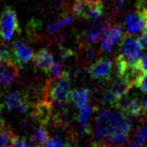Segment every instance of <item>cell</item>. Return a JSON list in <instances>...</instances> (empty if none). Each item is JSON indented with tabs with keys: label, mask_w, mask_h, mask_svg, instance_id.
<instances>
[{
	"label": "cell",
	"mask_w": 147,
	"mask_h": 147,
	"mask_svg": "<svg viewBox=\"0 0 147 147\" xmlns=\"http://www.w3.org/2000/svg\"><path fill=\"white\" fill-rule=\"evenodd\" d=\"M125 23L129 34L147 31V10L137 8L135 12L126 15Z\"/></svg>",
	"instance_id": "cell-6"
},
{
	"label": "cell",
	"mask_w": 147,
	"mask_h": 147,
	"mask_svg": "<svg viewBox=\"0 0 147 147\" xmlns=\"http://www.w3.org/2000/svg\"><path fill=\"white\" fill-rule=\"evenodd\" d=\"M123 29L120 24L108 27L103 32L101 37V48L106 52H111L114 48L115 43L121 39Z\"/></svg>",
	"instance_id": "cell-9"
},
{
	"label": "cell",
	"mask_w": 147,
	"mask_h": 147,
	"mask_svg": "<svg viewBox=\"0 0 147 147\" xmlns=\"http://www.w3.org/2000/svg\"><path fill=\"white\" fill-rule=\"evenodd\" d=\"M139 62H140V65H141V67L143 68L144 71L147 72V55H143V56L140 57Z\"/></svg>",
	"instance_id": "cell-30"
},
{
	"label": "cell",
	"mask_w": 147,
	"mask_h": 147,
	"mask_svg": "<svg viewBox=\"0 0 147 147\" xmlns=\"http://www.w3.org/2000/svg\"><path fill=\"white\" fill-rule=\"evenodd\" d=\"M140 147H142V146H140ZM143 147H147V145L146 146H143Z\"/></svg>",
	"instance_id": "cell-35"
},
{
	"label": "cell",
	"mask_w": 147,
	"mask_h": 147,
	"mask_svg": "<svg viewBox=\"0 0 147 147\" xmlns=\"http://www.w3.org/2000/svg\"><path fill=\"white\" fill-rule=\"evenodd\" d=\"M132 128L131 120L121 110H104L96 117L93 136L97 147H123Z\"/></svg>",
	"instance_id": "cell-1"
},
{
	"label": "cell",
	"mask_w": 147,
	"mask_h": 147,
	"mask_svg": "<svg viewBox=\"0 0 147 147\" xmlns=\"http://www.w3.org/2000/svg\"><path fill=\"white\" fill-rule=\"evenodd\" d=\"M142 107H143V110L147 111V98L143 101V103H142Z\"/></svg>",
	"instance_id": "cell-34"
},
{
	"label": "cell",
	"mask_w": 147,
	"mask_h": 147,
	"mask_svg": "<svg viewBox=\"0 0 147 147\" xmlns=\"http://www.w3.org/2000/svg\"><path fill=\"white\" fill-rule=\"evenodd\" d=\"M17 137L15 133L3 121L0 123V147H14Z\"/></svg>",
	"instance_id": "cell-16"
},
{
	"label": "cell",
	"mask_w": 147,
	"mask_h": 147,
	"mask_svg": "<svg viewBox=\"0 0 147 147\" xmlns=\"http://www.w3.org/2000/svg\"><path fill=\"white\" fill-rule=\"evenodd\" d=\"M141 47L137 39L132 37V34H124L121 37L120 43V55L130 61H138L141 55Z\"/></svg>",
	"instance_id": "cell-5"
},
{
	"label": "cell",
	"mask_w": 147,
	"mask_h": 147,
	"mask_svg": "<svg viewBox=\"0 0 147 147\" xmlns=\"http://www.w3.org/2000/svg\"><path fill=\"white\" fill-rule=\"evenodd\" d=\"M18 31L19 24L15 10L6 7L0 15V39L10 41Z\"/></svg>",
	"instance_id": "cell-3"
},
{
	"label": "cell",
	"mask_w": 147,
	"mask_h": 147,
	"mask_svg": "<svg viewBox=\"0 0 147 147\" xmlns=\"http://www.w3.org/2000/svg\"><path fill=\"white\" fill-rule=\"evenodd\" d=\"M64 73V66L60 62H53L48 74L51 76V78H58Z\"/></svg>",
	"instance_id": "cell-22"
},
{
	"label": "cell",
	"mask_w": 147,
	"mask_h": 147,
	"mask_svg": "<svg viewBox=\"0 0 147 147\" xmlns=\"http://www.w3.org/2000/svg\"><path fill=\"white\" fill-rule=\"evenodd\" d=\"M125 1H126V0H119V1H118L117 7H118V8H121L122 6H123V4L125 3Z\"/></svg>",
	"instance_id": "cell-33"
},
{
	"label": "cell",
	"mask_w": 147,
	"mask_h": 147,
	"mask_svg": "<svg viewBox=\"0 0 147 147\" xmlns=\"http://www.w3.org/2000/svg\"><path fill=\"white\" fill-rule=\"evenodd\" d=\"M92 5L89 4L86 0H74L72 4V11L77 17L89 20Z\"/></svg>",
	"instance_id": "cell-17"
},
{
	"label": "cell",
	"mask_w": 147,
	"mask_h": 147,
	"mask_svg": "<svg viewBox=\"0 0 147 147\" xmlns=\"http://www.w3.org/2000/svg\"><path fill=\"white\" fill-rule=\"evenodd\" d=\"M79 119L80 122H81V126H82V132L85 133L86 130H87V124H88V119L89 116L91 114V111H92V108L91 106H87L83 107V108L79 109Z\"/></svg>",
	"instance_id": "cell-21"
},
{
	"label": "cell",
	"mask_w": 147,
	"mask_h": 147,
	"mask_svg": "<svg viewBox=\"0 0 147 147\" xmlns=\"http://www.w3.org/2000/svg\"><path fill=\"white\" fill-rule=\"evenodd\" d=\"M12 56L13 60L21 67V66L27 64L28 62L32 59L34 52H33L32 48H30L27 44L21 42V41H16L14 42L13 46H12Z\"/></svg>",
	"instance_id": "cell-11"
},
{
	"label": "cell",
	"mask_w": 147,
	"mask_h": 147,
	"mask_svg": "<svg viewBox=\"0 0 147 147\" xmlns=\"http://www.w3.org/2000/svg\"><path fill=\"white\" fill-rule=\"evenodd\" d=\"M72 55V51L69 50V49H66V48H60V56H61L62 59H65L67 57L71 56Z\"/></svg>",
	"instance_id": "cell-29"
},
{
	"label": "cell",
	"mask_w": 147,
	"mask_h": 147,
	"mask_svg": "<svg viewBox=\"0 0 147 147\" xmlns=\"http://www.w3.org/2000/svg\"><path fill=\"white\" fill-rule=\"evenodd\" d=\"M46 147H70V145L68 143H65L59 135H56L54 137L49 138Z\"/></svg>",
	"instance_id": "cell-25"
},
{
	"label": "cell",
	"mask_w": 147,
	"mask_h": 147,
	"mask_svg": "<svg viewBox=\"0 0 147 147\" xmlns=\"http://www.w3.org/2000/svg\"><path fill=\"white\" fill-rule=\"evenodd\" d=\"M132 87L133 85L129 81L117 75V77L111 82L103 101L107 104L117 105V103L123 99V97L129 92Z\"/></svg>",
	"instance_id": "cell-4"
},
{
	"label": "cell",
	"mask_w": 147,
	"mask_h": 147,
	"mask_svg": "<svg viewBox=\"0 0 147 147\" xmlns=\"http://www.w3.org/2000/svg\"><path fill=\"white\" fill-rule=\"evenodd\" d=\"M110 25V21L106 19L100 20L98 23L90 26L87 30L84 32V39L88 44H93L98 41L99 37L102 36L103 32L107 29Z\"/></svg>",
	"instance_id": "cell-14"
},
{
	"label": "cell",
	"mask_w": 147,
	"mask_h": 147,
	"mask_svg": "<svg viewBox=\"0 0 147 147\" xmlns=\"http://www.w3.org/2000/svg\"><path fill=\"white\" fill-rule=\"evenodd\" d=\"M49 139L48 132L43 126L34 130L28 141V147H46Z\"/></svg>",
	"instance_id": "cell-15"
},
{
	"label": "cell",
	"mask_w": 147,
	"mask_h": 147,
	"mask_svg": "<svg viewBox=\"0 0 147 147\" xmlns=\"http://www.w3.org/2000/svg\"><path fill=\"white\" fill-rule=\"evenodd\" d=\"M137 41H138V43H139V45H140V47H141L142 50L147 48V31H143V32H141L140 36L137 38Z\"/></svg>",
	"instance_id": "cell-26"
},
{
	"label": "cell",
	"mask_w": 147,
	"mask_h": 147,
	"mask_svg": "<svg viewBox=\"0 0 147 147\" xmlns=\"http://www.w3.org/2000/svg\"><path fill=\"white\" fill-rule=\"evenodd\" d=\"M14 147H28V141L23 137H16Z\"/></svg>",
	"instance_id": "cell-27"
},
{
	"label": "cell",
	"mask_w": 147,
	"mask_h": 147,
	"mask_svg": "<svg viewBox=\"0 0 147 147\" xmlns=\"http://www.w3.org/2000/svg\"><path fill=\"white\" fill-rule=\"evenodd\" d=\"M112 61L107 57H102L89 66L88 72L91 77L94 79L104 80L110 78L112 74Z\"/></svg>",
	"instance_id": "cell-7"
},
{
	"label": "cell",
	"mask_w": 147,
	"mask_h": 147,
	"mask_svg": "<svg viewBox=\"0 0 147 147\" xmlns=\"http://www.w3.org/2000/svg\"><path fill=\"white\" fill-rule=\"evenodd\" d=\"M6 60H13L12 51L9 47L4 43H0V62Z\"/></svg>",
	"instance_id": "cell-23"
},
{
	"label": "cell",
	"mask_w": 147,
	"mask_h": 147,
	"mask_svg": "<svg viewBox=\"0 0 147 147\" xmlns=\"http://www.w3.org/2000/svg\"><path fill=\"white\" fill-rule=\"evenodd\" d=\"M89 95H90V90L87 87H83L77 89L71 93V99L74 101L75 105L79 109L88 105Z\"/></svg>",
	"instance_id": "cell-18"
},
{
	"label": "cell",
	"mask_w": 147,
	"mask_h": 147,
	"mask_svg": "<svg viewBox=\"0 0 147 147\" xmlns=\"http://www.w3.org/2000/svg\"><path fill=\"white\" fill-rule=\"evenodd\" d=\"M145 140H147V125H144V126H142V127H140L139 129L135 132L133 143L129 147H140V146H142V143H143Z\"/></svg>",
	"instance_id": "cell-20"
},
{
	"label": "cell",
	"mask_w": 147,
	"mask_h": 147,
	"mask_svg": "<svg viewBox=\"0 0 147 147\" xmlns=\"http://www.w3.org/2000/svg\"><path fill=\"white\" fill-rule=\"evenodd\" d=\"M19 76V65L14 60L0 62V84L8 86Z\"/></svg>",
	"instance_id": "cell-8"
},
{
	"label": "cell",
	"mask_w": 147,
	"mask_h": 147,
	"mask_svg": "<svg viewBox=\"0 0 147 147\" xmlns=\"http://www.w3.org/2000/svg\"><path fill=\"white\" fill-rule=\"evenodd\" d=\"M72 21H73V16L72 15H66V16H64V17L58 19L56 22H54V23H52V24H50V25L47 26V30H48L49 34H55V33H57L63 27L69 25Z\"/></svg>",
	"instance_id": "cell-19"
},
{
	"label": "cell",
	"mask_w": 147,
	"mask_h": 147,
	"mask_svg": "<svg viewBox=\"0 0 147 147\" xmlns=\"http://www.w3.org/2000/svg\"><path fill=\"white\" fill-rule=\"evenodd\" d=\"M137 8H139V9L147 10V0H138Z\"/></svg>",
	"instance_id": "cell-31"
},
{
	"label": "cell",
	"mask_w": 147,
	"mask_h": 147,
	"mask_svg": "<svg viewBox=\"0 0 147 147\" xmlns=\"http://www.w3.org/2000/svg\"><path fill=\"white\" fill-rule=\"evenodd\" d=\"M71 99V81L66 71L58 78H50L46 83L43 93V100L58 105H65Z\"/></svg>",
	"instance_id": "cell-2"
},
{
	"label": "cell",
	"mask_w": 147,
	"mask_h": 147,
	"mask_svg": "<svg viewBox=\"0 0 147 147\" xmlns=\"http://www.w3.org/2000/svg\"><path fill=\"white\" fill-rule=\"evenodd\" d=\"M53 62L54 61H53V56L51 54V52L48 49H45V48L39 50L32 57L33 66L37 70H41V71L45 72L47 74H48Z\"/></svg>",
	"instance_id": "cell-12"
},
{
	"label": "cell",
	"mask_w": 147,
	"mask_h": 147,
	"mask_svg": "<svg viewBox=\"0 0 147 147\" xmlns=\"http://www.w3.org/2000/svg\"><path fill=\"white\" fill-rule=\"evenodd\" d=\"M86 1L91 5H97V4L102 3V0H86Z\"/></svg>",
	"instance_id": "cell-32"
},
{
	"label": "cell",
	"mask_w": 147,
	"mask_h": 147,
	"mask_svg": "<svg viewBox=\"0 0 147 147\" xmlns=\"http://www.w3.org/2000/svg\"><path fill=\"white\" fill-rule=\"evenodd\" d=\"M1 108L5 110L11 111L14 109H19L21 113H24L27 111L28 104L26 98L18 91H13L11 93H8L4 98L3 103L1 104Z\"/></svg>",
	"instance_id": "cell-10"
},
{
	"label": "cell",
	"mask_w": 147,
	"mask_h": 147,
	"mask_svg": "<svg viewBox=\"0 0 147 147\" xmlns=\"http://www.w3.org/2000/svg\"><path fill=\"white\" fill-rule=\"evenodd\" d=\"M103 4L100 3V4H97V5H92L91 7V12H90V18L89 20L91 21H97L99 18L102 16V13H103Z\"/></svg>",
	"instance_id": "cell-24"
},
{
	"label": "cell",
	"mask_w": 147,
	"mask_h": 147,
	"mask_svg": "<svg viewBox=\"0 0 147 147\" xmlns=\"http://www.w3.org/2000/svg\"><path fill=\"white\" fill-rule=\"evenodd\" d=\"M117 106L119 110H121L128 117H139L143 113L142 104L135 98H128L126 100L119 101Z\"/></svg>",
	"instance_id": "cell-13"
},
{
	"label": "cell",
	"mask_w": 147,
	"mask_h": 147,
	"mask_svg": "<svg viewBox=\"0 0 147 147\" xmlns=\"http://www.w3.org/2000/svg\"><path fill=\"white\" fill-rule=\"evenodd\" d=\"M138 87L140 88V90H141L142 92L147 93V72L145 73V75L143 76V78H142L141 82H140Z\"/></svg>",
	"instance_id": "cell-28"
}]
</instances>
